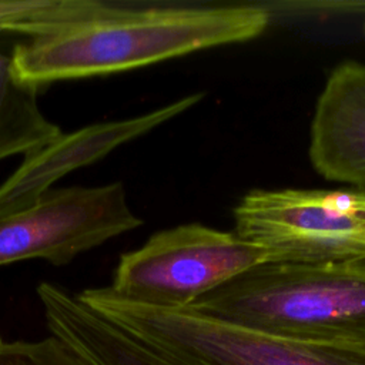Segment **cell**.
Instances as JSON below:
<instances>
[{"label": "cell", "instance_id": "6da1fadb", "mask_svg": "<svg viewBox=\"0 0 365 365\" xmlns=\"http://www.w3.org/2000/svg\"><path fill=\"white\" fill-rule=\"evenodd\" d=\"M271 11L259 6H180L84 0L60 27L19 41L16 77L41 88L64 80L141 68L198 50L261 36Z\"/></svg>", "mask_w": 365, "mask_h": 365}, {"label": "cell", "instance_id": "7a4b0ae2", "mask_svg": "<svg viewBox=\"0 0 365 365\" xmlns=\"http://www.w3.org/2000/svg\"><path fill=\"white\" fill-rule=\"evenodd\" d=\"M187 309L271 336L365 351V259H269Z\"/></svg>", "mask_w": 365, "mask_h": 365}, {"label": "cell", "instance_id": "3957f363", "mask_svg": "<svg viewBox=\"0 0 365 365\" xmlns=\"http://www.w3.org/2000/svg\"><path fill=\"white\" fill-rule=\"evenodd\" d=\"M77 298L178 365H365L364 349L271 336L187 308L144 305L110 287L86 288Z\"/></svg>", "mask_w": 365, "mask_h": 365}, {"label": "cell", "instance_id": "277c9868", "mask_svg": "<svg viewBox=\"0 0 365 365\" xmlns=\"http://www.w3.org/2000/svg\"><path fill=\"white\" fill-rule=\"evenodd\" d=\"M272 259L269 248L198 222L153 234L120 255L108 285L144 305L182 309L240 274Z\"/></svg>", "mask_w": 365, "mask_h": 365}, {"label": "cell", "instance_id": "5b68a950", "mask_svg": "<svg viewBox=\"0 0 365 365\" xmlns=\"http://www.w3.org/2000/svg\"><path fill=\"white\" fill-rule=\"evenodd\" d=\"M234 222L272 259H365V191L252 190L235 205Z\"/></svg>", "mask_w": 365, "mask_h": 365}, {"label": "cell", "instance_id": "8992f818", "mask_svg": "<svg viewBox=\"0 0 365 365\" xmlns=\"http://www.w3.org/2000/svg\"><path fill=\"white\" fill-rule=\"evenodd\" d=\"M140 225L120 181L53 187L33 204L0 215V267L34 258L67 265Z\"/></svg>", "mask_w": 365, "mask_h": 365}, {"label": "cell", "instance_id": "52a82bcc", "mask_svg": "<svg viewBox=\"0 0 365 365\" xmlns=\"http://www.w3.org/2000/svg\"><path fill=\"white\" fill-rule=\"evenodd\" d=\"M201 98V93H194L141 115L91 124L68 134L63 133L47 147L24 157L21 164L0 184V215L33 204L66 174L104 158L121 144L187 111Z\"/></svg>", "mask_w": 365, "mask_h": 365}, {"label": "cell", "instance_id": "ba28073f", "mask_svg": "<svg viewBox=\"0 0 365 365\" xmlns=\"http://www.w3.org/2000/svg\"><path fill=\"white\" fill-rule=\"evenodd\" d=\"M309 161L325 180L365 191V63L345 60L317 100Z\"/></svg>", "mask_w": 365, "mask_h": 365}, {"label": "cell", "instance_id": "9c48e42d", "mask_svg": "<svg viewBox=\"0 0 365 365\" xmlns=\"http://www.w3.org/2000/svg\"><path fill=\"white\" fill-rule=\"evenodd\" d=\"M37 297L51 335L96 365H178L90 309L77 294L57 284L40 282Z\"/></svg>", "mask_w": 365, "mask_h": 365}, {"label": "cell", "instance_id": "30bf717a", "mask_svg": "<svg viewBox=\"0 0 365 365\" xmlns=\"http://www.w3.org/2000/svg\"><path fill=\"white\" fill-rule=\"evenodd\" d=\"M38 90L19 80L10 56L0 51V161L34 154L63 134L41 111Z\"/></svg>", "mask_w": 365, "mask_h": 365}, {"label": "cell", "instance_id": "8fae6325", "mask_svg": "<svg viewBox=\"0 0 365 365\" xmlns=\"http://www.w3.org/2000/svg\"><path fill=\"white\" fill-rule=\"evenodd\" d=\"M77 0H0V36L24 38L48 33L68 19Z\"/></svg>", "mask_w": 365, "mask_h": 365}, {"label": "cell", "instance_id": "7c38bea8", "mask_svg": "<svg viewBox=\"0 0 365 365\" xmlns=\"http://www.w3.org/2000/svg\"><path fill=\"white\" fill-rule=\"evenodd\" d=\"M0 365H96L63 339L51 335L40 341L0 338Z\"/></svg>", "mask_w": 365, "mask_h": 365}]
</instances>
